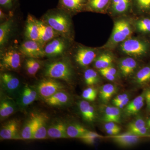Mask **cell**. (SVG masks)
<instances>
[{"instance_id": "1", "label": "cell", "mask_w": 150, "mask_h": 150, "mask_svg": "<svg viewBox=\"0 0 150 150\" xmlns=\"http://www.w3.org/2000/svg\"><path fill=\"white\" fill-rule=\"evenodd\" d=\"M41 20L51 26L61 36L72 40V21L70 15L67 12L59 8L50 10Z\"/></svg>"}, {"instance_id": "2", "label": "cell", "mask_w": 150, "mask_h": 150, "mask_svg": "<svg viewBox=\"0 0 150 150\" xmlns=\"http://www.w3.org/2000/svg\"><path fill=\"white\" fill-rule=\"evenodd\" d=\"M45 76L70 82L74 77L72 66L67 58L56 60L48 63L44 71Z\"/></svg>"}, {"instance_id": "3", "label": "cell", "mask_w": 150, "mask_h": 150, "mask_svg": "<svg viewBox=\"0 0 150 150\" xmlns=\"http://www.w3.org/2000/svg\"><path fill=\"white\" fill-rule=\"evenodd\" d=\"M133 26L128 19L120 18L115 21L112 33L105 47L112 48L120 44L131 37L133 32Z\"/></svg>"}, {"instance_id": "4", "label": "cell", "mask_w": 150, "mask_h": 150, "mask_svg": "<svg viewBox=\"0 0 150 150\" xmlns=\"http://www.w3.org/2000/svg\"><path fill=\"white\" fill-rule=\"evenodd\" d=\"M119 48L123 54L131 57H140L147 54L150 45L142 38L130 37L121 43Z\"/></svg>"}, {"instance_id": "5", "label": "cell", "mask_w": 150, "mask_h": 150, "mask_svg": "<svg viewBox=\"0 0 150 150\" xmlns=\"http://www.w3.org/2000/svg\"><path fill=\"white\" fill-rule=\"evenodd\" d=\"M23 54L19 49L11 47L1 54V67L2 69L16 71L21 66L22 56Z\"/></svg>"}, {"instance_id": "6", "label": "cell", "mask_w": 150, "mask_h": 150, "mask_svg": "<svg viewBox=\"0 0 150 150\" xmlns=\"http://www.w3.org/2000/svg\"><path fill=\"white\" fill-rule=\"evenodd\" d=\"M71 40L59 36L52 39L44 46L46 56L54 57L62 56L70 47Z\"/></svg>"}, {"instance_id": "7", "label": "cell", "mask_w": 150, "mask_h": 150, "mask_svg": "<svg viewBox=\"0 0 150 150\" xmlns=\"http://www.w3.org/2000/svg\"><path fill=\"white\" fill-rule=\"evenodd\" d=\"M64 86L55 79L48 78L42 80L38 83L37 91L41 97L46 99L58 92L63 91Z\"/></svg>"}, {"instance_id": "8", "label": "cell", "mask_w": 150, "mask_h": 150, "mask_svg": "<svg viewBox=\"0 0 150 150\" xmlns=\"http://www.w3.org/2000/svg\"><path fill=\"white\" fill-rule=\"evenodd\" d=\"M19 49L28 58L38 59L46 56L44 47L39 42L34 40L26 39L22 43Z\"/></svg>"}, {"instance_id": "9", "label": "cell", "mask_w": 150, "mask_h": 150, "mask_svg": "<svg viewBox=\"0 0 150 150\" xmlns=\"http://www.w3.org/2000/svg\"><path fill=\"white\" fill-rule=\"evenodd\" d=\"M97 57L96 49L91 47L78 46L74 54L75 61L82 67H86L91 64Z\"/></svg>"}, {"instance_id": "10", "label": "cell", "mask_w": 150, "mask_h": 150, "mask_svg": "<svg viewBox=\"0 0 150 150\" xmlns=\"http://www.w3.org/2000/svg\"><path fill=\"white\" fill-rule=\"evenodd\" d=\"M19 122L13 119L8 121L2 127L0 131L1 140L23 139L19 134Z\"/></svg>"}, {"instance_id": "11", "label": "cell", "mask_w": 150, "mask_h": 150, "mask_svg": "<svg viewBox=\"0 0 150 150\" xmlns=\"http://www.w3.org/2000/svg\"><path fill=\"white\" fill-rule=\"evenodd\" d=\"M1 83L4 90L12 95L17 93L20 88L19 80L11 73L4 72L1 74Z\"/></svg>"}, {"instance_id": "12", "label": "cell", "mask_w": 150, "mask_h": 150, "mask_svg": "<svg viewBox=\"0 0 150 150\" xmlns=\"http://www.w3.org/2000/svg\"><path fill=\"white\" fill-rule=\"evenodd\" d=\"M88 0H59L58 8L70 14L86 11Z\"/></svg>"}, {"instance_id": "13", "label": "cell", "mask_w": 150, "mask_h": 150, "mask_svg": "<svg viewBox=\"0 0 150 150\" xmlns=\"http://www.w3.org/2000/svg\"><path fill=\"white\" fill-rule=\"evenodd\" d=\"M37 21L39 27V43L43 47L52 39L61 36L51 26L41 19H37Z\"/></svg>"}, {"instance_id": "14", "label": "cell", "mask_w": 150, "mask_h": 150, "mask_svg": "<svg viewBox=\"0 0 150 150\" xmlns=\"http://www.w3.org/2000/svg\"><path fill=\"white\" fill-rule=\"evenodd\" d=\"M132 11V0H110L107 11L113 16H120Z\"/></svg>"}, {"instance_id": "15", "label": "cell", "mask_w": 150, "mask_h": 150, "mask_svg": "<svg viewBox=\"0 0 150 150\" xmlns=\"http://www.w3.org/2000/svg\"><path fill=\"white\" fill-rule=\"evenodd\" d=\"M24 35L26 39L39 42V27L37 19L30 14L28 15L25 22Z\"/></svg>"}, {"instance_id": "16", "label": "cell", "mask_w": 150, "mask_h": 150, "mask_svg": "<svg viewBox=\"0 0 150 150\" xmlns=\"http://www.w3.org/2000/svg\"><path fill=\"white\" fill-rule=\"evenodd\" d=\"M37 90H35L28 85L25 86L21 90L18 98V102L20 106L25 107L32 103L37 99Z\"/></svg>"}, {"instance_id": "17", "label": "cell", "mask_w": 150, "mask_h": 150, "mask_svg": "<svg viewBox=\"0 0 150 150\" xmlns=\"http://www.w3.org/2000/svg\"><path fill=\"white\" fill-rule=\"evenodd\" d=\"M67 125L65 122L59 121L51 124L48 128V136L52 139H67Z\"/></svg>"}, {"instance_id": "18", "label": "cell", "mask_w": 150, "mask_h": 150, "mask_svg": "<svg viewBox=\"0 0 150 150\" xmlns=\"http://www.w3.org/2000/svg\"><path fill=\"white\" fill-rule=\"evenodd\" d=\"M140 136H137L128 132L125 134L112 135L109 137L116 144L121 146L127 147L135 144L140 139Z\"/></svg>"}, {"instance_id": "19", "label": "cell", "mask_w": 150, "mask_h": 150, "mask_svg": "<svg viewBox=\"0 0 150 150\" xmlns=\"http://www.w3.org/2000/svg\"><path fill=\"white\" fill-rule=\"evenodd\" d=\"M37 121L33 139H45L48 137L47 123L48 118L43 114L36 115Z\"/></svg>"}, {"instance_id": "20", "label": "cell", "mask_w": 150, "mask_h": 150, "mask_svg": "<svg viewBox=\"0 0 150 150\" xmlns=\"http://www.w3.org/2000/svg\"><path fill=\"white\" fill-rule=\"evenodd\" d=\"M13 26L12 19H8L0 25V47L3 49L8 42Z\"/></svg>"}, {"instance_id": "21", "label": "cell", "mask_w": 150, "mask_h": 150, "mask_svg": "<svg viewBox=\"0 0 150 150\" xmlns=\"http://www.w3.org/2000/svg\"><path fill=\"white\" fill-rule=\"evenodd\" d=\"M145 99V92H144L129 103L124 109V112L129 115L137 114L144 106Z\"/></svg>"}, {"instance_id": "22", "label": "cell", "mask_w": 150, "mask_h": 150, "mask_svg": "<svg viewBox=\"0 0 150 150\" xmlns=\"http://www.w3.org/2000/svg\"><path fill=\"white\" fill-rule=\"evenodd\" d=\"M79 108L84 120L88 123H92L95 119V111L93 106L87 100H81Z\"/></svg>"}, {"instance_id": "23", "label": "cell", "mask_w": 150, "mask_h": 150, "mask_svg": "<svg viewBox=\"0 0 150 150\" xmlns=\"http://www.w3.org/2000/svg\"><path fill=\"white\" fill-rule=\"evenodd\" d=\"M137 67V61L132 57H126L121 59L119 62V69L124 76H128L132 74Z\"/></svg>"}, {"instance_id": "24", "label": "cell", "mask_w": 150, "mask_h": 150, "mask_svg": "<svg viewBox=\"0 0 150 150\" xmlns=\"http://www.w3.org/2000/svg\"><path fill=\"white\" fill-rule=\"evenodd\" d=\"M110 0H88L86 11L96 13L107 11Z\"/></svg>"}, {"instance_id": "25", "label": "cell", "mask_w": 150, "mask_h": 150, "mask_svg": "<svg viewBox=\"0 0 150 150\" xmlns=\"http://www.w3.org/2000/svg\"><path fill=\"white\" fill-rule=\"evenodd\" d=\"M37 121L36 115H32L23 127L21 135L23 139H33V134L35 131Z\"/></svg>"}, {"instance_id": "26", "label": "cell", "mask_w": 150, "mask_h": 150, "mask_svg": "<svg viewBox=\"0 0 150 150\" xmlns=\"http://www.w3.org/2000/svg\"><path fill=\"white\" fill-rule=\"evenodd\" d=\"M132 11L140 15H150V0H132Z\"/></svg>"}, {"instance_id": "27", "label": "cell", "mask_w": 150, "mask_h": 150, "mask_svg": "<svg viewBox=\"0 0 150 150\" xmlns=\"http://www.w3.org/2000/svg\"><path fill=\"white\" fill-rule=\"evenodd\" d=\"M69 95L63 91L58 92L53 96L45 99V101L49 105L59 106L67 104L69 102Z\"/></svg>"}, {"instance_id": "28", "label": "cell", "mask_w": 150, "mask_h": 150, "mask_svg": "<svg viewBox=\"0 0 150 150\" xmlns=\"http://www.w3.org/2000/svg\"><path fill=\"white\" fill-rule=\"evenodd\" d=\"M15 104L8 98L2 99L0 104V116L1 119L8 118L15 112Z\"/></svg>"}, {"instance_id": "29", "label": "cell", "mask_w": 150, "mask_h": 150, "mask_svg": "<svg viewBox=\"0 0 150 150\" xmlns=\"http://www.w3.org/2000/svg\"><path fill=\"white\" fill-rule=\"evenodd\" d=\"M105 122L120 123L121 121V111L118 108L114 106H107L105 109L103 114Z\"/></svg>"}, {"instance_id": "30", "label": "cell", "mask_w": 150, "mask_h": 150, "mask_svg": "<svg viewBox=\"0 0 150 150\" xmlns=\"http://www.w3.org/2000/svg\"><path fill=\"white\" fill-rule=\"evenodd\" d=\"M89 131V130L79 123H71L67 127V134L69 138L79 139L81 137Z\"/></svg>"}, {"instance_id": "31", "label": "cell", "mask_w": 150, "mask_h": 150, "mask_svg": "<svg viewBox=\"0 0 150 150\" xmlns=\"http://www.w3.org/2000/svg\"><path fill=\"white\" fill-rule=\"evenodd\" d=\"M94 62L95 67L99 70L111 66L113 58L109 53H103L97 57Z\"/></svg>"}, {"instance_id": "32", "label": "cell", "mask_w": 150, "mask_h": 150, "mask_svg": "<svg viewBox=\"0 0 150 150\" xmlns=\"http://www.w3.org/2000/svg\"><path fill=\"white\" fill-rule=\"evenodd\" d=\"M116 87L112 84H105L101 87L100 90V99L103 102L107 103L116 93Z\"/></svg>"}, {"instance_id": "33", "label": "cell", "mask_w": 150, "mask_h": 150, "mask_svg": "<svg viewBox=\"0 0 150 150\" xmlns=\"http://www.w3.org/2000/svg\"><path fill=\"white\" fill-rule=\"evenodd\" d=\"M41 67V63L38 59L28 58L25 60V68L28 74L30 76H35Z\"/></svg>"}, {"instance_id": "34", "label": "cell", "mask_w": 150, "mask_h": 150, "mask_svg": "<svg viewBox=\"0 0 150 150\" xmlns=\"http://www.w3.org/2000/svg\"><path fill=\"white\" fill-rule=\"evenodd\" d=\"M137 31L142 34L150 33V18L144 17L137 20L135 23Z\"/></svg>"}, {"instance_id": "35", "label": "cell", "mask_w": 150, "mask_h": 150, "mask_svg": "<svg viewBox=\"0 0 150 150\" xmlns=\"http://www.w3.org/2000/svg\"><path fill=\"white\" fill-rule=\"evenodd\" d=\"M137 83L144 84L150 81V66H146L138 71L136 76Z\"/></svg>"}, {"instance_id": "36", "label": "cell", "mask_w": 150, "mask_h": 150, "mask_svg": "<svg viewBox=\"0 0 150 150\" xmlns=\"http://www.w3.org/2000/svg\"><path fill=\"white\" fill-rule=\"evenodd\" d=\"M85 83L89 86L96 84L99 82V78L98 73L92 69H88L84 73Z\"/></svg>"}, {"instance_id": "37", "label": "cell", "mask_w": 150, "mask_h": 150, "mask_svg": "<svg viewBox=\"0 0 150 150\" xmlns=\"http://www.w3.org/2000/svg\"><path fill=\"white\" fill-rule=\"evenodd\" d=\"M102 138L103 137L101 135L96 132L89 131L81 137L79 139L88 144H93L97 139Z\"/></svg>"}, {"instance_id": "38", "label": "cell", "mask_w": 150, "mask_h": 150, "mask_svg": "<svg viewBox=\"0 0 150 150\" xmlns=\"http://www.w3.org/2000/svg\"><path fill=\"white\" fill-rule=\"evenodd\" d=\"M97 91L95 88L88 87L83 92L82 96L84 99L89 101H93L96 98Z\"/></svg>"}, {"instance_id": "39", "label": "cell", "mask_w": 150, "mask_h": 150, "mask_svg": "<svg viewBox=\"0 0 150 150\" xmlns=\"http://www.w3.org/2000/svg\"><path fill=\"white\" fill-rule=\"evenodd\" d=\"M145 126H146V123L144 120L142 118H138L129 123L128 126V131L130 132Z\"/></svg>"}, {"instance_id": "40", "label": "cell", "mask_w": 150, "mask_h": 150, "mask_svg": "<svg viewBox=\"0 0 150 150\" xmlns=\"http://www.w3.org/2000/svg\"><path fill=\"white\" fill-rule=\"evenodd\" d=\"M14 0H0L1 8L10 10L12 8Z\"/></svg>"}, {"instance_id": "41", "label": "cell", "mask_w": 150, "mask_h": 150, "mask_svg": "<svg viewBox=\"0 0 150 150\" xmlns=\"http://www.w3.org/2000/svg\"><path fill=\"white\" fill-rule=\"evenodd\" d=\"M148 131H149V128L146 127V126H145V127H143V128H141V129H137V130L130 131L129 132L134 134V135L142 137V136L146 135Z\"/></svg>"}, {"instance_id": "42", "label": "cell", "mask_w": 150, "mask_h": 150, "mask_svg": "<svg viewBox=\"0 0 150 150\" xmlns=\"http://www.w3.org/2000/svg\"><path fill=\"white\" fill-rule=\"evenodd\" d=\"M99 72L102 76L108 80L113 81L115 79V76L110 74L105 69H101L99 70Z\"/></svg>"}, {"instance_id": "43", "label": "cell", "mask_w": 150, "mask_h": 150, "mask_svg": "<svg viewBox=\"0 0 150 150\" xmlns=\"http://www.w3.org/2000/svg\"><path fill=\"white\" fill-rule=\"evenodd\" d=\"M104 129L105 131L108 130H121V128L118 126L116 123L114 122H107L105 124Z\"/></svg>"}, {"instance_id": "44", "label": "cell", "mask_w": 150, "mask_h": 150, "mask_svg": "<svg viewBox=\"0 0 150 150\" xmlns=\"http://www.w3.org/2000/svg\"><path fill=\"white\" fill-rule=\"evenodd\" d=\"M128 97H129V95L127 93H123L118 95L112 100V103L115 105V104L121 102L122 100H124V99Z\"/></svg>"}, {"instance_id": "45", "label": "cell", "mask_w": 150, "mask_h": 150, "mask_svg": "<svg viewBox=\"0 0 150 150\" xmlns=\"http://www.w3.org/2000/svg\"><path fill=\"white\" fill-rule=\"evenodd\" d=\"M129 98L128 97L124 99V100H122L121 102L115 104V105L116 107H118L119 108H123V107H125L129 103Z\"/></svg>"}, {"instance_id": "46", "label": "cell", "mask_w": 150, "mask_h": 150, "mask_svg": "<svg viewBox=\"0 0 150 150\" xmlns=\"http://www.w3.org/2000/svg\"><path fill=\"white\" fill-rule=\"evenodd\" d=\"M145 98L148 109L150 110V89L145 92Z\"/></svg>"}, {"instance_id": "47", "label": "cell", "mask_w": 150, "mask_h": 150, "mask_svg": "<svg viewBox=\"0 0 150 150\" xmlns=\"http://www.w3.org/2000/svg\"><path fill=\"white\" fill-rule=\"evenodd\" d=\"M103 69H105L108 72L111 74L114 75V76H115V75L117 74V70L114 67H112L111 66H109V67H108L107 68Z\"/></svg>"}, {"instance_id": "48", "label": "cell", "mask_w": 150, "mask_h": 150, "mask_svg": "<svg viewBox=\"0 0 150 150\" xmlns=\"http://www.w3.org/2000/svg\"><path fill=\"white\" fill-rule=\"evenodd\" d=\"M121 130H106V132L108 134L112 136V135H117L119 134Z\"/></svg>"}, {"instance_id": "49", "label": "cell", "mask_w": 150, "mask_h": 150, "mask_svg": "<svg viewBox=\"0 0 150 150\" xmlns=\"http://www.w3.org/2000/svg\"><path fill=\"white\" fill-rule=\"evenodd\" d=\"M0 18H1V21H2V22H4L3 21L4 20H5V14L4 13V12L3 11L1 8V10H0ZM5 20L6 21V20Z\"/></svg>"}, {"instance_id": "50", "label": "cell", "mask_w": 150, "mask_h": 150, "mask_svg": "<svg viewBox=\"0 0 150 150\" xmlns=\"http://www.w3.org/2000/svg\"><path fill=\"white\" fill-rule=\"evenodd\" d=\"M147 124V125L148 127H149V128H150V118L149 119V120H148Z\"/></svg>"}, {"instance_id": "51", "label": "cell", "mask_w": 150, "mask_h": 150, "mask_svg": "<svg viewBox=\"0 0 150 150\" xmlns=\"http://www.w3.org/2000/svg\"><path fill=\"white\" fill-rule=\"evenodd\" d=\"M16 1H17V0H16Z\"/></svg>"}, {"instance_id": "52", "label": "cell", "mask_w": 150, "mask_h": 150, "mask_svg": "<svg viewBox=\"0 0 150 150\" xmlns=\"http://www.w3.org/2000/svg\"><path fill=\"white\" fill-rule=\"evenodd\" d=\"M149 136V137H150V136Z\"/></svg>"}]
</instances>
